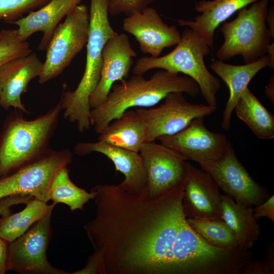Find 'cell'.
Listing matches in <instances>:
<instances>
[{
  "mask_svg": "<svg viewBox=\"0 0 274 274\" xmlns=\"http://www.w3.org/2000/svg\"><path fill=\"white\" fill-rule=\"evenodd\" d=\"M184 181L152 195L118 185L93 187L95 213L84 226L94 252L82 274H175L180 231L186 221Z\"/></svg>",
  "mask_w": 274,
  "mask_h": 274,
  "instance_id": "cell-1",
  "label": "cell"
},
{
  "mask_svg": "<svg viewBox=\"0 0 274 274\" xmlns=\"http://www.w3.org/2000/svg\"><path fill=\"white\" fill-rule=\"evenodd\" d=\"M180 92L195 97L200 93L196 82L185 75L160 69L151 77L133 75L114 84L101 104L91 109V124L100 133L109 123L132 107L148 108L158 104L170 93Z\"/></svg>",
  "mask_w": 274,
  "mask_h": 274,
  "instance_id": "cell-2",
  "label": "cell"
},
{
  "mask_svg": "<svg viewBox=\"0 0 274 274\" xmlns=\"http://www.w3.org/2000/svg\"><path fill=\"white\" fill-rule=\"evenodd\" d=\"M109 2L90 0L84 72L75 90L64 92L59 101L65 118L76 123L81 132L89 129L91 124L89 100L100 80L103 48L108 40L118 33L109 21Z\"/></svg>",
  "mask_w": 274,
  "mask_h": 274,
  "instance_id": "cell-3",
  "label": "cell"
},
{
  "mask_svg": "<svg viewBox=\"0 0 274 274\" xmlns=\"http://www.w3.org/2000/svg\"><path fill=\"white\" fill-rule=\"evenodd\" d=\"M176 46L164 55L140 58L132 70L133 74L143 75L155 68L182 73L196 82L207 104L217 107V95L221 85L219 80L209 71L204 60L209 54L211 48L188 27L183 30L181 40Z\"/></svg>",
  "mask_w": 274,
  "mask_h": 274,
  "instance_id": "cell-4",
  "label": "cell"
},
{
  "mask_svg": "<svg viewBox=\"0 0 274 274\" xmlns=\"http://www.w3.org/2000/svg\"><path fill=\"white\" fill-rule=\"evenodd\" d=\"M61 110L60 102L32 120L15 117L7 124L0 141V177L12 173L44 154Z\"/></svg>",
  "mask_w": 274,
  "mask_h": 274,
  "instance_id": "cell-5",
  "label": "cell"
},
{
  "mask_svg": "<svg viewBox=\"0 0 274 274\" xmlns=\"http://www.w3.org/2000/svg\"><path fill=\"white\" fill-rule=\"evenodd\" d=\"M268 0H259L238 11L237 17L221 27L224 41L216 52L222 61L241 55L245 63L266 55L271 37L266 24Z\"/></svg>",
  "mask_w": 274,
  "mask_h": 274,
  "instance_id": "cell-6",
  "label": "cell"
},
{
  "mask_svg": "<svg viewBox=\"0 0 274 274\" xmlns=\"http://www.w3.org/2000/svg\"><path fill=\"white\" fill-rule=\"evenodd\" d=\"M89 24L88 8L80 4L57 25L46 49L39 83L60 74L81 51L88 40Z\"/></svg>",
  "mask_w": 274,
  "mask_h": 274,
  "instance_id": "cell-7",
  "label": "cell"
},
{
  "mask_svg": "<svg viewBox=\"0 0 274 274\" xmlns=\"http://www.w3.org/2000/svg\"><path fill=\"white\" fill-rule=\"evenodd\" d=\"M72 160V154L68 150L46 152L12 173L0 177V199L13 195H29L47 203L53 179Z\"/></svg>",
  "mask_w": 274,
  "mask_h": 274,
  "instance_id": "cell-8",
  "label": "cell"
},
{
  "mask_svg": "<svg viewBox=\"0 0 274 274\" xmlns=\"http://www.w3.org/2000/svg\"><path fill=\"white\" fill-rule=\"evenodd\" d=\"M51 211L9 243V270L20 274H68L53 266L47 251L52 236Z\"/></svg>",
  "mask_w": 274,
  "mask_h": 274,
  "instance_id": "cell-9",
  "label": "cell"
},
{
  "mask_svg": "<svg viewBox=\"0 0 274 274\" xmlns=\"http://www.w3.org/2000/svg\"><path fill=\"white\" fill-rule=\"evenodd\" d=\"M159 106L135 110L143 118L147 128V142L155 141L160 136L176 133L193 119L212 114L217 107L188 101L183 93L172 92Z\"/></svg>",
  "mask_w": 274,
  "mask_h": 274,
  "instance_id": "cell-10",
  "label": "cell"
},
{
  "mask_svg": "<svg viewBox=\"0 0 274 274\" xmlns=\"http://www.w3.org/2000/svg\"><path fill=\"white\" fill-rule=\"evenodd\" d=\"M204 117L193 119L175 134L159 137L157 140L185 161L198 164L222 157L231 144L227 136L209 130Z\"/></svg>",
  "mask_w": 274,
  "mask_h": 274,
  "instance_id": "cell-11",
  "label": "cell"
},
{
  "mask_svg": "<svg viewBox=\"0 0 274 274\" xmlns=\"http://www.w3.org/2000/svg\"><path fill=\"white\" fill-rule=\"evenodd\" d=\"M198 164L219 188L236 202L257 206L268 198L266 189L251 177L231 144L220 158Z\"/></svg>",
  "mask_w": 274,
  "mask_h": 274,
  "instance_id": "cell-12",
  "label": "cell"
},
{
  "mask_svg": "<svg viewBox=\"0 0 274 274\" xmlns=\"http://www.w3.org/2000/svg\"><path fill=\"white\" fill-rule=\"evenodd\" d=\"M147 177V188L150 194H163L184 180L186 161L155 141L146 142L139 152Z\"/></svg>",
  "mask_w": 274,
  "mask_h": 274,
  "instance_id": "cell-13",
  "label": "cell"
},
{
  "mask_svg": "<svg viewBox=\"0 0 274 274\" xmlns=\"http://www.w3.org/2000/svg\"><path fill=\"white\" fill-rule=\"evenodd\" d=\"M219 189L209 174L186 161L182 204L187 218L222 220Z\"/></svg>",
  "mask_w": 274,
  "mask_h": 274,
  "instance_id": "cell-14",
  "label": "cell"
},
{
  "mask_svg": "<svg viewBox=\"0 0 274 274\" xmlns=\"http://www.w3.org/2000/svg\"><path fill=\"white\" fill-rule=\"evenodd\" d=\"M122 26L134 37L140 50L153 57L159 56L164 48L176 46L181 38L175 25L165 23L157 11L150 7L126 16Z\"/></svg>",
  "mask_w": 274,
  "mask_h": 274,
  "instance_id": "cell-15",
  "label": "cell"
},
{
  "mask_svg": "<svg viewBox=\"0 0 274 274\" xmlns=\"http://www.w3.org/2000/svg\"><path fill=\"white\" fill-rule=\"evenodd\" d=\"M137 54L132 48L128 36L117 33L106 42L102 50V65L99 82L89 97L91 109L106 99L113 85L128 77Z\"/></svg>",
  "mask_w": 274,
  "mask_h": 274,
  "instance_id": "cell-16",
  "label": "cell"
},
{
  "mask_svg": "<svg viewBox=\"0 0 274 274\" xmlns=\"http://www.w3.org/2000/svg\"><path fill=\"white\" fill-rule=\"evenodd\" d=\"M43 62L35 53L15 59L0 67L2 90L0 106L6 110L13 107L27 113L21 101V95L27 91L29 82L39 77Z\"/></svg>",
  "mask_w": 274,
  "mask_h": 274,
  "instance_id": "cell-17",
  "label": "cell"
},
{
  "mask_svg": "<svg viewBox=\"0 0 274 274\" xmlns=\"http://www.w3.org/2000/svg\"><path fill=\"white\" fill-rule=\"evenodd\" d=\"M75 152L80 156L92 152L105 155L114 163L116 170L124 175V180L119 185L125 190L139 191L147 185L146 174L139 152L116 147L101 141L79 143L75 148Z\"/></svg>",
  "mask_w": 274,
  "mask_h": 274,
  "instance_id": "cell-18",
  "label": "cell"
},
{
  "mask_svg": "<svg viewBox=\"0 0 274 274\" xmlns=\"http://www.w3.org/2000/svg\"><path fill=\"white\" fill-rule=\"evenodd\" d=\"M83 1L50 0L43 6L11 24L18 26L19 37L24 41H26L33 33L42 32L43 36L38 49L44 51L46 49L54 30L62 18Z\"/></svg>",
  "mask_w": 274,
  "mask_h": 274,
  "instance_id": "cell-19",
  "label": "cell"
},
{
  "mask_svg": "<svg viewBox=\"0 0 274 274\" xmlns=\"http://www.w3.org/2000/svg\"><path fill=\"white\" fill-rule=\"evenodd\" d=\"M259 0H201L195 4L200 14L194 20L178 19L180 26L190 28L212 49L217 27L242 8Z\"/></svg>",
  "mask_w": 274,
  "mask_h": 274,
  "instance_id": "cell-20",
  "label": "cell"
},
{
  "mask_svg": "<svg viewBox=\"0 0 274 274\" xmlns=\"http://www.w3.org/2000/svg\"><path fill=\"white\" fill-rule=\"evenodd\" d=\"M267 57L264 55L256 61L244 65H233L217 60L213 61L211 69L224 82L229 90V96L223 112L221 126L225 130L230 128L234 108L253 78L268 66Z\"/></svg>",
  "mask_w": 274,
  "mask_h": 274,
  "instance_id": "cell-21",
  "label": "cell"
},
{
  "mask_svg": "<svg viewBox=\"0 0 274 274\" xmlns=\"http://www.w3.org/2000/svg\"><path fill=\"white\" fill-rule=\"evenodd\" d=\"M147 128L136 111L126 110L111 121L99 133L98 141L132 151L140 152L147 142Z\"/></svg>",
  "mask_w": 274,
  "mask_h": 274,
  "instance_id": "cell-22",
  "label": "cell"
},
{
  "mask_svg": "<svg viewBox=\"0 0 274 274\" xmlns=\"http://www.w3.org/2000/svg\"><path fill=\"white\" fill-rule=\"evenodd\" d=\"M253 206L235 201L222 194V219L237 236L239 246L250 250L259 237L260 228L253 217Z\"/></svg>",
  "mask_w": 274,
  "mask_h": 274,
  "instance_id": "cell-23",
  "label": "cell"
},
{
  "mask_svg": "<svg viewBox=\"0 0 274 274\" xmlns=\"http://www.w3.org/2000/svg\"><path fill=\"white\" fill-rule=\"evenodd\" d=\"M234 111L254 134L262 140L274 138V116L247 87L237 102Z\"/></svg>",
  "mask_w": 274,
  "mask_h": 274,
  "instance_id": "cell-24",
  "label": "cell"
},
{
  "mask_svg": "<svg viewBox=\"0 0 274 274\" xmlns=\"http://www.w3.org/2000/svg\"><path fill=\"white\" fill-rule=\"evenodd\" d=\"M56 204L33 198L21 211L0 217V237L11 243L24 233L34 223L53 211Z\"/></svg>",
  "mask_w": 274,
  "mask_h": 274,
  "instance_id": "cell-25",
  "label": "cell"
},
{
  "mask_svg": "<svg viewBox=\"0 0 274 274\" xmlns=\"http://www.w3.org/2000/svg\"><path fill=\"white\" fill-rule=\"evenodd\" d=\"M50 200L53 203H63L72 212L83 211L84 205L94 198V194L87 192L74 184L69 177V169L62 168L53 179L49 193Z\"/></svg>",
  "mask_w": 274,
  "mask_h": 274,
  "instance_id": "cell-26",
  "label": "cell"
},
{
  "mask_svg": "<svg viewBox=\"0 0 274 274\" xmlns=\"http://www.w3.org/2000/svg\"><path fill=\"white\" fill-rule=\"evenodd\" d=\"M187 220L195 231L214 246L226 249L240 247L235 234L222 220L187 218Z\"/></svg>",
  "mask_w": 274,
  "mask_h": 274,
  "instance_id": "cell-27",
  "label": "cell"
},
{
  "mask_svg": "<svg viewBox=\"0 0 274 274\" xmlns=\"http://www.w3.org/2000/svg\"><path fill=\"white\" fill-rule=\"evenodd\" d=\"M0 39V67L15 59L31 53L28 42L21 40L17 28L1 30Z\"/></svg>",
  "mask_w": 274,
  "mask_h": 274,
  "instance_id": "cell-28",
  "label": "cell"
},
{
  "mask_svg": "<svg viewBox=\"0 0 274 274\" xmlns=\"http://www.w3.org/2000/svg\"><path fill=\"white\" fill-rule=\"evenodd\" d=\"M50 0H0V21L11 24Z\"/></svg>",
  "mask_w": 274,
  "mask_h": 274,
  "instance_id": "cell-29",
  "label": "cell"
},
{
  "mask_svg": "<svg viewBox=\"0 0 274 274\" xmlns=\"http://www.w3.org/2000/svg\"><path fill=\"white\" fill-rule=\"evenodd\" d=\"M155 0H109V14L113 16L124 14L126 16L142 12Z\"/></svg>",
  "mask_w": 274,
  "mask_h": 274,
  "instance_id": "cell-30",
  "label": "cell"
},
{
  "mask_svg": "<svg viewBox=\"0 0 274 274\" xmlns=\"http://www.w3.org/2000/svg\"><path fill=\"white\" fill-rule=\"evenodd\" d=\"M273 244L269 247L265 260H250L243 268L241 274H273L274 251Z\"/></svg>",
  "mask_w": 274,
  "mask_h": 274,
  "instance_id": "cell-31",
  "label": "cell"
},
{
  "mask_svg": "<svg viewBox=\"0 0 274 274\" xmlns=\"http://www.w3.org/2000/svg\"><path fill=\"white\" fill-rule=\"evenodd\" d=\"M253 217L257 221L261 218H266L274 222V195L268 197L253 209Z\"/></svg>",
  "mask_w": 274,
  "mask_h": 274,
  "instance_id": "cell-32",
  "label": "cell"
},
{
  "mask_svg": "<svg viewBox=\"0 0 274 274\" xmlns=\"http://www.w3.org/2000/svg\"><path fill=\"white\" fill-rule=\"evenodd\" d=\"M34 198L29 195H13L0 199V216L12 212L11 207L19 204H26Z\"/></svg>",
  "mask_w": 274,
  "mask_h": 274,
  "instance_id": "cell-33",
  "label": "cell"
},
{
  "mask_svg": "<svg viewBox=\"0 0 274 274\" xmlns=\"http://www.w3.org/2000/svg\"><path fill=\"white\" fill-rule=\"evenodd\" d=\"M8 246L9 243L0 237V274L9 270Z\"/></svg>",
  "mask_w": 274,
  "mask_h": 274,
  "instance_id": "cell-34",
  "label": "cell"
},
{
  "mask_svg": "<svg viewBox=\"0 0 274 274\" xmlns=\"http://www.w3.org/2000/svg\"><path fill=\"white\" fill-rule=\"evenodd\" d=\"M266 24L272 39H274V7L271 5L268 8L266 16Z\"/></svg>",
  "mask_w": 274,
  "mask_h": 274,
  "instance_id": "cell-35",
  "label": "cell"
},
{
  "mask_svg": "<svg viewBox=\"0 0 274 274\" xmlns=\"http://www.w3.org/2000/svg\"><path fill=\"white\" fill-rule=\"evenodd\" d=\"M265 94L268 99L272 103H274V76H271L266 86Z\"/></svg>",
  "mask_w": 274,
  "mask_h": 274,
  "instance_id": "cell-36",
  "label": "cell"
},
{
  "mask_svg": "<svg viewBox=\"0 0 274 274\" xmlns=\"http://www.w3.org/2000/svg\"><path fill=\"white\" fill-rule=\"evenodd\" d=\"M265 55L268 59V66L271 69L274 68V43L271 42L269 45Z\"/></svg>",
  "mask_w": 274,
  "mask_h": 274,
  "instance_id": "cell-37",
  "label": "cell"
},
{
  "mask_svg": "<svg viewBox=\"0 0 274 274\" xmlns=\"http://www.w3.org/2000/svg\"><path fill=\"white\" fill-rule=\"evenodd\" d=\"M2 90V84H1V80H0V96H1V94Z\"/></svg>",
  "mask_w": 274,
  "mask_h": 274,
  "instance_id": "cell-38",
  "label": "cell"
},
{
  "mask_svg": "<svg viewBox=\"0 0 274 274\" xmlns=\"http://www.w3.org/2000/svg\"><path fill=\"white\" fill-rule=\"evenodd\" d=\"M2 31H1H1H0V39H1V37H2Z\"/></svg>",
  "mask_w": 274,
  "mask_h": 274,
  "instance_id": "cell-39",
  "label": "cell"
},
{
  "mask_svg": "<svg viewBox=\"0 0 274 274\" xmlns=\"http://www.w3.org/2000/svg\"><path fill=\"white\" fill-rule=\"evenodd\" d=\"M1 133H0V141H1Z\"/></svg>",
  "mask_w": 274,
  "mask_h": 274,
  "instance_id": "cell-40",
  "label": "cell"
},
{
  "mask_svg": "<svg viewBox=\"0 0 274 274\" xmlns=\"http://www.w3.org/2000/svg\"><path fill=\"white\" fill-rule=\"evenodd\" d=\"M271 2H273L274 0H270Z\"/></svg>",
  "mask_w": 274,
  "mask_h": 274,
  "instance_id": "cell-41",
  "label": "cell"
}]
</instances>
